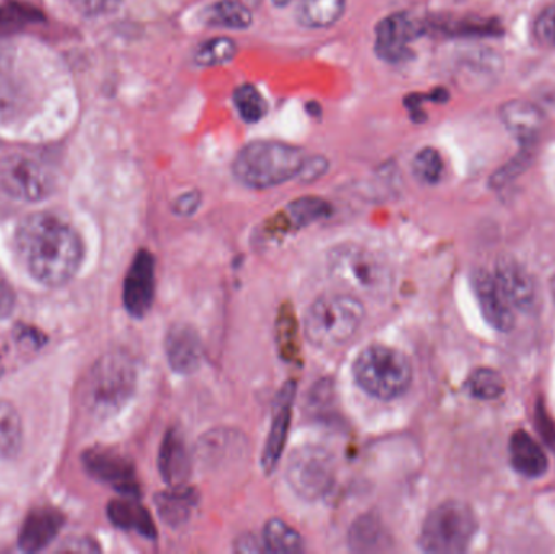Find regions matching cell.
<instances>
[{"mask_svg":"<svg viewBox=\"0 0 555 554\" xmlns=\"http://www.w3.org/2000/svg\"><path fill=\"white\" fill-rule=\"evenodd\" d=\"M364 305L358 296L336 293L315 299L304 321V334L319 348H333L354 337L364 321Z\"/></svg>","mask_w":555,"mask_h":554,"instance_id":"5b68a950","label":"cell"},{"mask_svg":"<svg viewBox=\"0 0 555 554\" xmlns=\"http://www.w3.org/2000/svg\"><path fill=\"white\" fill-rule=\"evenodd\" d=\"M107 517L120 530L137 532L145 539H156V527L149 511L137 503L135 498L124 497L122 500L111 501Z\"/></svg>","mask_w":555,"mask_h":554,"instance_id":"ffe728a7","label":"cell"},{"mask_svg":"<svg viewBox=\"0 0 555 554\" xmlns=\"http://www.w3.org/2000/svg\"><path fill=\"white\" fill-rule=\"evenodd\" d=\"M23 445L22 418L12 403L0 400V459L10 461Z\"/></svg>","mask_w":555,"mask_h":554,"instance_id":"484cf974","label":"cell"},{"mask_svg":"<svg viewBox=\"0 0 555 554\" xmlns=\"http://www.w3.org/2000/svg\"><path fill=\"white\" fill-rule=\"evenodd\" d=\"M88 474L103 484L111 485L122 497L139 498L140 487L135 467L129 459L116 451L91 449L83 455Z\"/></svg>","mask_w":555,"mask_h":554,"instance_id":"30bf717a","label":"cell"},{"mask_svg":"<svg viewBox=\"0 0 555 554\" xmlns=\"http://www.w3.org/2000/svg\"><path fill=\"white\" fill-rule=\"evenodd\" d=\"M291 0H273V3H275V5L278 7H284V5H287V3H289Z\"/></svg>","mask_w":555,"mask_h":554,"instance_id":"b9f144b4","label":"cell"},{"mask_svg":"<svg viewBox=\"0 0 555 554\" xmlns=\"http://www.w3.org/2000/svg\"><path fill=\"white\" fill-rule=\"evenodd\" d=\"M155 288V259L149 250H139L124 282V306L132 318L142 319L149 314Z\"/></svg>","mask_w":555,"mask_h":554,"instance_id":"8fae6325","label":"cell"},{"mask_svg":"<svg viewBox=\"0 0 555 554\" xmlns=\"http://www.w3.org/2000/svg\"><path fill=\"white\" fill-rule=\"evenodd\" d=\"M15 249L36 282L62 286L74 279L83 260L77 231L55 215L33 214L16 228Z\"/></svg>","mask_w":555,"mask_h":554,"instance_id":"6da1fadb","label":"cell"},{"mask_svg":"<svg viewBox=\"0 0 555 554\" xmlns=\"http://www.w3.org/2000/svg\"><path fill=\"white\" fill-rule=\"evenodd\" d=\"M16 296L7 276L0 272V319H7L15 308Z\"/></svg>","mask_w":555,"mask_h":554,"instance_id":"74e56055","label":"cell"},{"mask_svg":"<svg viewBox=\"0 0 555 554\" xmlns=\"http://www.w3.org/2000/svg\"><path fill=\"white\" fill-rule=\"evenodd\" d=\"M416 36V26L406 15L387 16L375 29V51L390 64H400L411 55L410 44Z\"/></svg>","mask_w":555,"mask_h":554,"instance_id":"4fadbf2b","label":"cell"},{"mask_svg":"<svg viewBox=\"0 0 555 554\" xmlns=\"http://www.w3.org/2000/svg\"><path fill=\"white\" fill-rule=\"evenodd\" d=\"M294 324V318L293 315H289V318L286 319V328H283V327H280V332H283V334H289V328H291V325ZM291 334H293V332H291ZM286 340L283 342V344H281V351L284 350V348H287V350H289V357L293 358V353L294 351H296V345L293 344V338H294V335H286Z\"/></svg>","mask_w":555,"mask_h":554,"instance_id":"ab89813d","label":"cell"},{"mask_svg":"<svg viewBox=\"0 0 555 554\" xmlns=\"http://www.w3.org/2000/svg\"><path fill=\"white\" fill-rule=\"evenodd\" d=\"M466 392L478 400H495L505 392V383L498 371L479 368L466 381Z\"/></svg>","mask_w":555,"mask_h":554,"instance_id":"f1b7e54d","label":"cell"},{"mask_svg":"<svg viewBox=\"0 0 555 554\" xmlns=\"http://www.w3.org/2000/svg\"><path fill=\"white\" fill-rule=\"evenodd\" d=\"M501 119L505 127L521 140L524 145H531L544 126L543 111L530 101L524 100H514L502 104Z\"/></svg>","mask_w":555,"mask_h":554,"instance_id":"d6986e66","label":"cell"},{"mask_svg":"<svg viewBox=\"0 0 555 554\" xmlns=\"http://www.w3.org/2000/svg\"><path fill=\"white\" fill-rule=\"evenodd\" d=\"M326 169H328V162L323 156H310V158H306V162H304L297 178L302 182H313L322 178Z\"/></svg>","mask_w":555,"mask_h":554,"instance_id":"d590c367","label":"cell"},{"mask_svg":"<svg viewBox=\"0 0 555 554\" xmlns=\"http://www.w3.org/2000/svg\"><path fill=\"white\" fill-rule=\"evenodd\" d=\"M413 172L423 184H437L443 176L442 156L436 149L426 146L414 156Z\"/></svg>","mask_w":555,"mask_h":554,"instance_id":"d6a6232c","label":"cell"},{"mask_svg":"<svg viewBox=\"0 0 555 554\" xmlns=\"http://www.w3.org/2000/svg\"><path fill=\"white\" fill-rule=\"evenodd\" d=\"M237 54V46L230 38L207 39L198 46L194 54L195 64L202 67H217V65L228 64L233 61Z\"/></svg>","mask_w":555,"mask_h":554,"instance_id":"f546056e","label":"cell"},{"mask_svg":"<svg viewBox=\"0 0 555 554\" xmlns=\"http://www.w3.org/2000/svg\"><path fill=\"white\" fill-rule=\"evenodd\" d=\"M202 204V194L197 191L185 192L181 197L176 198L172 210L179 217H191L198 210Z\"/></svg>","mask_w":555,"mask_h":554,"instance_id":"8d00e7d4","label":"cell"},{"mask_svg":"<svg viewBox=\"0 0 555 554\" xmlns=\"http://www.w3.org/2000/svg\"><path fill=\"white\" fill-rule=\"evenodd\" d=\"M336 480V464L332 452L320 446L297 448L289 458L286 481L291 490L306 501H317L332 491Z\"/></svg>","mask_w":555,"mask_h":554,"instance_id":"ba28073f","label":"cell"},{"mask_svg":"<svg viewBox=\"0 0 555 554\" xmlns=\"http://www.w3.org/2000/svg\"><path fill=\"white\" fill-rule=\"evenodd\" d=\"M346 0H300L297 20L306 28H328L345 13Z\"/></svg>","mask_w":555,"mask_h":554,"instance_id":"d4e9b609","label":"cell"},{"mask_svg":"<svg viewBox=\"0 0 555 554\" xmlns=\"http://www.w3.org/2000/svg\"><path fill=\"white\" fill-rule=\"evenodd\" d=\"M0 185L16 201L39 202L54 191V175L35 156L12 155L0 163Z\"/></svg>","mask_w":555,"mask_h":554,"instance_id":"9c48e42d","label":"cell"},{"mask_svg":"<svg viewBox=\"0 0 555 554\" xmlns=\"http://www.w3.org/2000/svg\"><path fill=\"white\" fill-rule=\"evenodd\" d=\"M482 314L492 327L508 332L515 325V309L502 292L494 273L478 272L473 280Z\"/></svg>","mask_w":555,"mask_h":554,"instance_id":"9a60e30c","label":"cell"},{"mask_svg":"<svg viewBox=\"0 0 555 554\" xmlns=\"http://www.w3.org/2000/svg\"><path fill=\"white\" fill-rule=\"evenodd\" d=\"M234 104H236L237 113L246 123L256 124L266 117V98L260 94V91L254 85H241L234 91Z\"/></svg>","mask_w":555,"mask_h":554,"instance_id":"1f68e13d","label":"cell"},{"mask_svg":"<svg viewBox=\"0 0 555 554\" xmlns=\"http://www.w3.org/2000/svg\"><path fill=\"white\" fill-rule=\"evenodd\" d=\"M476 530L478 520L472 507L459 501H447L424 520L420 546L426 553H463L472 545Z\"/></svg>","mask_w":555,"mask_h":554,"instance_id":"52a82bcc","label":"cell"},{"mask_svg":"<svg viewBox=\"0 0 555 554\" xmlns=\"http://www.w3.org/2000/svg\"><path fill=\"white\" fill-rule=\"evenodd\" d=\"M236 552L240 553H263L267 552L266 545L263 542H260L257 537L254 536H244L241 539H237L236 542Z\"/></svg>","mask_w":555,"mask_h":554,"instance_id":"f35d334b","label":"cell"},{"mask_svg":"<svg viewBox=\"0 0 555 554\" xmlns=\"http://www.w3.org/2000/svg\"><path fill=\"white\" fill-rule=\"evenodd\" d=\"M39 18L41 13L33 7L20 2H7L5 5H0V36L20 31L25 26L38 22Z\"/></svg>","mask_w":555,"mask_h":554,"instance_id":"4dcf8cb0","label":"cell"},{"mask_svg":"<svg viewBox=\"0 0 555 554\" xmlns=\"http://www.w3.org/2000/svg\"><path fill=\"white\" fill-rule=\"evenodd\" d=\"M124 0H70L72 7L85 16H104L117 12Z\"/></svg>","mask_w":555,"mask_h":554,"instance_id":"836d02e7","label":"cell"},{"mask_svg":"<svg viewBox=\"0 0 555 554\" xmlns=\"http://www.w3.org/2000/svg\"><path fill=\"white\" fill-rule=\"evenodd\" d=\"M202 20L208 26L227 29H247L253 25V12L244 2L220 0L202 13Z\"/></svg>","mask_w":555,"mask_h":554,"instance_id":"cb8c5ba5","label":"cell"},{"mask_svg":"<svg viewBox=\"0 0 555 554\" xmlns=\"http://www.w3.org/2000/svg\"><path fill=\"white\" fill-rule=\"evenodd\" d=\"M64 523V516L52 507H39L33 511L20 530V549L26 553L41 552L54 542Z\"/></svg>","mask_w":555,"mask_h":554,"instance_id":"2e32d148","label":"cell"},{"mask_svg":"<svg viewBox=\"0 0 555 554\" xmlns=\"http://www.w3.org/2000/svg\"><path fill=\"white\" fill-rule=\"evenodd\" d=\"M330 215H332V207L328 202L319 197H300L291 202L286 208L287 221L293 228L307 227V224L328 218Z\"/></svg>","mask_w":555,"mask_h":554,"instance_id":"83f0119b","label":"cell"},{"mask_svg":"<svg viewBox=\"0 0 555 554\" xmlns=\"http://www.w3.org/2000/svg\"><path fill=\"white\" fill-rule=\"evenodd\" d=\"M166 357L169 366L178 374H192L201 366L204 358L201 335L192 325L179 322L166 335Z\"/></svg>","mask_w":555,"mask_h":554,"instance_id":"5bb4252c","label":"cell"},{"mask_svg":"<svg viewBox=\"0 0 555 554\" xmlns=\"http://www.w3.org/2000/svg\"><path fill=\"white\" fill-rule=\"evenodd\" d=\"M139 371L129 355L124 351L104 355L93 364L85 381L81 390L83 405L93 415L107 418L120 412L132 399Z\"/></svg>","mask_w":555,"mask_h":554,"instance_id":"7a4b0ae2","label":"cell"},{"mask_svg":"<svg viewBox=\"0 0 555 554\" xmlns=\"http://www.w3.org/2000/svg\"><path fill=\"white\" fill-rule=\"evenodd\" d=\"M551 295H553V301L555 305V275L553 276V280H551Z\"/></svg>","mask_w":555,"mask_h":554,"instance_id":"60d3db41","label":"cell"},{"mask_svg":"<svg viewBox=\"0 0 555 554\" xmlns=\"http://www.w3.org/2000/svg\"><path fill=\"white\" fill-rule=\"evenodd\" d=\"M534 36L538 41L555 48V5L547 7L534 22Z\"/></svg>","mask_w":555,"mask_h":554,"instance_id":"e575fe53","label":"cell"},{"mask_svg":"<svg viewBox=\"0 0 555 554\" xmlns=\"http://www.w3.org/2000/svg\"><path fill=\"white\" fill-rule=\"evenodd\" d=\"M259 0H249V3H257Z\"/></svg>","mask_w":555,"mask_h":554,"instance_id":"7bdbcfd3","label":"cell"},{"mask_svg":"<svg viewBox=\"0 0 555 554\" xmlns=\"http://www.w3.org/2000/svg\"><path fill=\"white\" fill-rule=\"evenodd\" d=\"M262 542L269 553L296 554L304 550L300 533L280 519H270L267 523Z\"/></svg>","mask_w":555,"mask_h":554,"instance_id":"4316f807","label":"cell"},{"mask_svg":"<svg viewBox=\"0 0 555 554\" xmlns=\"http://www.w3.org/2000/svg\"><path fill=\"white\" fill-rule=\"evenodd\" d=\"M511 461L527 478H540L547 472V455L528 433L517 431L511 439Z\"/></svg>","mask_w":555,"mask_h":554,"instance_id":"44dd1931","label":"cell"},{"mask_svg":"<svg viewBox=\"0 0 555 554\" xmlns=\"http://www.w3.org/2000/svg\"><path fill=\"white\" fill-rule=\"evenodd\" d=\"M330 279L349 295L382 298L390 292L393 276L384 257L358 244H339L328 256Z\"/></svg>","mask_w":555,"mask_h":554,"instance_id":"277c9868","label":"cell"},{"mask_svg":"<svg viewBox=\"0 0 555 554\" xmlns=\"http://www.w3.org/2000/svg\"><path fill=\"white\" fill-rule=\"evenodd\" d=\"M158 468L168 487H181L191 477V458L181 429L171 428L163 438Z\"/></svg>","mask_w":555,"mask_h":554,"instance_id":"e0dca14e","label":"cell"},{"mask_svg":"<svg viewBox=\"0 0 555 554\" xmlns=\"http://www.w3.org/2000/svg\"><path fill=\"white\" fill-rule=\"evenodd\" d=\"M349 546L356 553L382 552L388 546V533L382 520L372 514L359 517L349 530Z\"/></svg>","mask_w":555,"mask_h":554,"instance_id":"603a6c76","label":"cell"},{"mask_svg":"<svg viewBox=\"0 0 555 554\" xmlns=\"http://www.w3.org/2000/svg\"><path fill=\"white\" fill-rule=\"evenodd\" d=\"M296 383L287 381L280 392H278L275 403H273L272 426H270L269 439H267L266 449H263L262 465L266 474H273L281 455H283L284 446H286L287 431H289L291 416H293L294 400H296Z\"/></svg>","mask_w":555,"mask_h":554,"instance_id":"7c38bea8","label":"cell"},{"mask_svg":"<svg viewBox=\"0 0 555 554\" xmlns=\"http://www.w3.org/2000/svg\"><path fill=\"white\" fill-rule=\"evenodd\" d=\"M352 374L358 386L378 400H393L406 394L413 368L406 355L385 345H371L356 358Z\"/></svg>","mask_w":555,"mask_h":554,"instance_id":"8992f818","label":"cell"},{"mask_svg":"<svg viewBox=\"0 0 555 554\" xmlns=\"http://www.w3.org/2000/svg\"><path fill=\"white\" fill-rule=\"evenodd\" d=\"M502 292L507 296L512 308L530 311L537 301V289L530 273L514 260H504L494 272Z\"/></svg>","mask_w":555,"mask_h":554,"instance_id":"ac0fdd59","label":"cell"},{"mask_svg":"<svg viewBox=\"0 0 555 554\" xmlns=\"http://www.w3.org/2000/svg\"><path fill=\"white\" fill-rule=\"evenodd\" d=\"M306 158L299 146L275 140H256L237 153L233 172L237 181L247 188H276L297 178Z\"/></svg>","mask_w":555,"mask_h":554,"instance_id":"3957f363","label":"cell"},{"mask_svg":"<svg viewBox=\"0 0 555 554\" xmlns=\"http://www.w3.org/2000/svg\"><path fill=\"white\" fill-rule=\"evenodd\" d=\"M156 510L168 526L179 527L188 523L198 504V494L194 488L171 487V490L156 494Z\"/></svg>","mask_w":555,"mask_h":554,"instance_id":"7402d4cb","label":"cell"}]
</instances>
